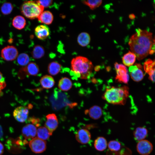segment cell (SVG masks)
Returning a JSON list of instances; mask_svg holds the SVG:
<instances>
[{
	"instance_id": "d6a6232c",
	"label": "cell",
	"mask_w": 155,
	"mask_h": 155,
	"mask_svg": "<svg viewBox=\"0 0 155 155\" xmlns=\"http://www.w3.org/2000/svg\"><path fill=\"white\" fill-rule=\"evenodd\" d=\"M37 1L44 8L50 7L53 3L52 0H38Z\"/></svg>"
},
{
	"instance_id": "52a82bcc",
	"label": "cell",
	"mask_w": 155,
	"mask_h": 155,
	"mask_svg": "<svg viewBox=\"0 0 155 155\" xmlns=\"http://www.w3.org/2000/svg\"><path fill=\"white\" fill-rule=\"evenodd\" d=\"M29 146L34 152L40 153L44 152L46 149V142L37 137L32 139L29 142Z\"/></svg>"
},
{
	"instance_id": "cb8c5ba5",
	"label": "cell",
	"mask_w": 155,
	"mask_h": 155,
	"mask_svg": "<svg viewBox=\"0 0 155 155\" xmlns=\"http://www.w3.org/2000/svg\"><path fill=\"white\" fill-rule=\"evenodd\" d=\"M26 24V20L24 18L21 16H17L14 18L12 24L16 28L20 30L24 28Z\"/></svg>"
},
{
	"instance_id": "9a60e30c",
	"label": "cell",
	"mask_w": 155,
	"mask_h": 155,
	"mask_svg": "<svg viewBox=\"0 0 155 155\" xmlns=\"http://www.w3.org/2000/svg\"><path fill=\"white\" fill-rule=\"evenodd\" d=\"M35 34L39 39L44 40L46 39L50 34V31L49 27L44 25L37 26L35 29Z\"/></svg>"
},
{
	"instance_id": "9c48e42d",
	"label": "cell",
	"mask_w": 155,
	"mask_h": 155,
	"mask_svg": "<svg viewBox=\"0 0 155 155\" xmlns=\"http://www.w3.org/2000/svg\"><path fill=\"white\" fill-rule=\"evenodd\" d=\"M29 113L28 107L20 106L16 108L13 113L14 118L18 122H25L28 119Z\"/></svg>"
},
{
	"instance_id": "7402d4cb",
	"label": "cell",
	"mask_w": 155,
	"mask_h": 155,
	"mask_svg": "<svg viewBox=\"0 0 155 155\" xmlns=\"http://www.w3.org/2000/svg\"><path fill=\"white\" fill-rule=\"evenodd\" d=\"M89 116L93 119H100L102 115V108L98 106H94L91 107L88 111Z\"/></svg>"
},
{
	"instance_id": "74e56055",
	"label": "cell",
	"mask_w": 155,
	"mask_h": 155,
	"mask_svg": "<svg viewBox=\"0 0 155 155\" xmlns=\"http://www.w3.org/2000/svg\"><path fill=\"white\" fill-rule=\"evenodd\" d=\"M5 87V86L0 85V97L3 94L2 90Z\"/></svg>"
},
{
	"instance_id": "f546056e",
	"label": "cell",
	"mask_w": 155,
	"mask_h": 155,
	"mask_svg": "<svg viewBox=\"0 0 155 155\" xmlns=\"http://www.w3.org/2000/svg\"><path fill=\"white\" fill-rule=\"evenodd\" d=\"M107 146L110 151L113 152H117L121 149V144L117 141L111 140L108 142Z\"/></svg>"
},
{
	"instance_id": "1f68e13d",
	"label": "cell",
	"mask_w": 155,
	"mask_h": 155,
	"mask_svg": "<svg viewBox=\"0 0 155 155\" xmlns=\"http://www.w3.org/2000/svg\"><path fill=\"white\" fill-rule=\"evenodd\" d=\"M82 2L84 4L88 6L91 9H94L99 6L101 4L102 0H85Z\"/></svg>"
},
{
	"instance_id": "e0dca14e",
	"label": "cell",
	"mask_w": 155,
	"mask_h": 155,
	"mask_svg": "<svg viewBox=\"0 0 155 155\" xmlns=\"http://www.w3.org/2000/svg\"><path fill=\"white\" fill-rule=\"evenodd\" d=\"M42 87L45 89H49L54 85L55 82L53 78L51 75H45L42 77L40 80Z\"/></svg>"
},
{
	"instance_id": "603a6c76",
	"label": "cell",
	"mask_w": 155,
	"mask_h": 155,
	"mask_svg": "<svg viewBox=\"0 0 155 155\" xmlns=\"http://www.w3.org/2000/svg\"><path fill=\"white\" fill-rule=\"evenodd\" d=\"M72 83L71 80L67 77H64L59 80L58 84L59 88L63 91L69 90L72 87Z\"/></svg>"
},
{
	"instance_id": "8d00e7d4",
	"label": "cell",
	"mask_w": 155,
	"mask_h": 155,
	"mask_svg": "<svg viewBox=\"0 0 155 155\" xmlns=\"http://www.w3.org/2000/svg\"><path fill=\"white\" fill-rule=\"evenodd\" d=\"M4 152V146L3 144L0 142V155H2Z\"/></svg>"
},
{
	"instance_id": "7a4b0ae2",
	"label": "cell",
	"mask_w": 155,
	"mask_h": 155,
	"mask_svg": "<svg viewBox=\"0 0 155 155\" xmlns=\"http://www.w3.org/2000/svg\"><path fill=\"white\" fill-rule=\"evenodd\" d=\"M93 66L91 61L86 57L78 56L71 62V70L78 78L86 79L90 77Z\"/></svg>"
},
{
	"instance_id": "6da1fadb",
	"label": "cell",
	"mask_w": 155,
	"mask_h": 155,
	"mask_svg": "<svg viewBox=\"0 0 155 155\" xmlns=\"http://www.w3.org/2000/svg\"><path fill=\"white\" fill-rule=\"evenodd\" d=\"M136 31L130 38L129 45L131 51L140 60L150 54L153 39L152 34L147 30L138 28Z\"/></svg>"
},
{
	"instance_id": "d6986e66",
	"label": "cell",
	"mask_w": 155,
	"mask_h": 155,
	"mask_svg": "<svg viewBox=\"0 0 155 155\" xmlns=\"http://www.w3.org/2000/svg\"><path fill=\"white\" fill-rule=\"evenodd\" d=\"M94 146L95 148L99 151L104 150L108 146L106 139L104 137L100 136L97 137L94 140Z\"/></svg>"
},
{
	"instance_id": "d590c367",
	"label": "cell",
	"mask_w": 155,
	"mask_h": 155,
	"mask_svg": "<svg viewBox=\"0 0 155 155\" xmlns=\"http://www.w3.org/2000/svg\"><path fill=\"white\" fill-rule=\"evenodd\" d=\"M0 85L5 87L6 84L5 81V79L3 77L2 73L0 72Z\"/></svg>"
},
{
	"instance_id": "ab89813d",
	"label": "cell",
	"mask_w": 155,
	"mask_h": 155,
	"mask_svg": "<svg viewBox=\"0 0 155 155\" xmlns=\"http://www.w3.org/2000/svg\"><path fill=\"white\" fill-rule=\"evenodd\" d=\"M135 16L133 14H130L129 16V18L131 19L134 18Z\"/></svg>"
},
{
	"instance_id": "ffe728a7",
	"label": "cell",
	"mask_w": 155,
	"mask_h": 155,
	"mask_svg": "<svg viewBox=\"0 0 155 155\" xmlns=\"http://www.w3.org/2000/svg\"><path fill=\"white\" fill-rule=\"evenodd\" d=\"M147 129L143 127H138L134 131L133 135L135 140L139 141L144 140L148 135Z\"/></svg>"
},
{
	"instance_id": "ba28073f",
	"label": "cell",
	"mask_w": 155,
	"mask_h": 155,
	"mask_svg": "<svg viewBox=\"0 0 155 155\" xmlns=\"http://www.w3.org/2000/svg\"><path fill=\"white\" fill-rule=\"evenodd\" d=\"M18 51L16 48L13 46H7L3 48L1 51V56L7 61H12L18 57Z\"/></svg>"
},
{
	"instance_id": "836d02e7",
	"label": "cell",
	"mask_w": 155,
	"mask_h": 155,
	"mask_svg": "<svg viewBox=\"0 0 155 155\" xmlns=\"http://www.w3.org/2000/svg\"><path fill=\"white\" fill-rule=\"evenodd\" d=\"M30 120L32 122V124H34L36 126H39V119L34 118H32L30 119Z\"/></svg>"
},
{
	"instance_id": "f35d334b",
	"label": "cell",
	"mask_w": 155,
	"mask_h": 155,
	"mask_svg": "<svg viewBox=\"0 0 155 155\" xmlns=\"http://www.w3.org/2000/svg\"><path fill=\"white\" fill-rule=\"evenodd\" d=\"M3 131L1 126L0 125V138L2 137L3 135Z\"/></svg>"
},
{
	"instance_id": "f1b7e54d",
	"label": "cell",
	"mask_w": 155,
	"mask_h": 155,
	"mask_svg": "<svg viewBox=\"0 0 155 155\" xmlns=\"http://www.w3.org/2000/svg\"><path fill=\"white\" fill-rule=\"evenodd\" d=\"M30 58L26 53H23L20 54L17 57V62L19 65L22 66H26L29 63Z\"/></svg>"
},
{
	"instance_id": "277c9868",
	"label": "cell",
	"mask_w": 155,
	"mask_h": 155,
	"mask_svg": "<svg viewBox=\"0 0 155 155\" xmlns=\"http://www.w3.org/2000/svg\"><path fill=\"white\" fill-rule=\"evenodd\" d=\"M44 7L40 5L37 1H26L22 5L21 11L26 17L34 19L38 18L43 11Z\"/></svg>"
},
{
	"instance_id": "3957f363",
	"label": "cell",
	"mask_w": 155,
	"mask_h": 155,
	"mask_svg": "<svg viewBox=\"0 0 155 155\" xmlns=\"http://www.w3.org/2000/svg\"><path fill=\"white\" fill-rule=\"evenodd\" d=\"M129 89L126 86L112 87L106 89L102 96L108 103L114 104L124 105L129 95Z\"/></svg>"
},
{
	"instance_id": "5b68a950",
	"label": "cell",
	"mask_w": 155,
	"mask_h": 155,
	"mask_svg": "<svg viewBox=\"0 0 155 155\" xmlns=\"http://www.w3.org/2000/svg\"><path fill=\"white\" fill-rule=\"evenodd\" d=\"M39 72V69L38 65L35 63L30 62L19 70L18 76L21 79H23L26 76H36Z\"/></svg>"
},
{
	"instance_id": "44dd1931",
	"label": "cell",
	"mask_w": 155,
	"mask_h": 155,
	"mask_svg": "<svg viewBox=\"0 0 155 155\" xmlns=\"http://www.w3.org/2000/svg\"><path fill=\"white\" fill-rule=\"evenodd\" d=\"M136 58V57L134 53L129 51L123 56L122 59V62L125 66L130 67L134 63Z\"/></svg>"
},
{
	"instance_id": "4dcf8cb0",
	"label": "cell",
	"mask_w": 155,
	"mask_h": 155,
	"mask_svg": "<svg viewBox=\"0 0 155 155\" xmlns=\"http://www.w3.org/2000/svg\"><path fill=\"white\" fill-rule=\"evenodd\" d=\"M13 9V6L10 2L3 3L1 8V12L4 15H7L10 14Z\"/></svg>"
},
{
	"instance_id": "83f0119b",
	"label": "cell",
	"mask_w": 155,
	"mask_h": 155,
	"mask_svg": "<svg viewBox=\"0 0 155 155\" xmlns=\"http://www.w3.org/2000/svg\"><path fill=\"white\" fill-rule=\"evenodd\" d=\"M45 53L43 47L39 45L35 46L34 48L32 53V57L35 59H39L43 57Z\"/></svg>"
},
{
	"instance_id": "4316f807",
	"label": "cell",
	"mask_w": 155,
	"mask_h": 155,
	"mask_svg": "<svg viewBox=\"0 0 155 155\" xmlns=\"http://www.w3.org/2000/svg\"><path fill=\"white\" fill-rule=\"evenodd\" d=\"M37 137L44 140H48L51 135L48 129L45 127H40L37 130Z\"/></svg>"
},
{
	"instance_id": "e575fe53",
	"label": "cell",
	"mask_w": 155,
	"mask_h": 155,
	"mask_svg": "<svg viewBox=\"0 0 155 155\" xmlns=\"http://www.w3.org/2000/svg\"><path fill=\"white\" fill-rule=\"evenodd\" d=\"M154 53H155V36L153 39V43L150 54H152Z\"/></svg>"
},
{
	"instance_id": "2e32d148",
	"label": "cell",
	"mask_w": 155,
	"mask_h": 155,
	"mask_svg": "<svg viewBox=\"0 0 155 155\" xmlns=\"http://www.w3.org/2000/svg\"><path fill=\"white\" fill-rule=\"evenodd\" d=\"M129 71L131 78L134 81L139 82L143 79V72L138 66L135 65L129 67Z\"/></svg>"
},
{
	"instance_id": "484cf974",
	"label": "cell",
	"mask_w": 155,
	"mask_h": 155,
	"mask_svg": "<svg viewBox=\"0 0 155 155\" xmlns=\"http://www.w3.org/2000/svg\"><path fill=\"white\" fill-rule=\"evenodd\" d=\"M61 67V65L58 62H52L49 65L48 67V73L51 75H55L60 72Z\"/></svg>"
},
{
	"instance_id": "8fae6325",
	"label": "cell",
	"mask_w": 155,
	"mask_h": 155,
	"mask_svg": "<svg viewBox=\"0 0 155 155\" xmlns=\"http://www.w3.org/2000/svg\"><path fill=\"white\" fill-rule=\"evenodd\" d=\"M46 118V120L44 124L45 127L48 129L51 135L58 126V120L56 115L54 113L47 115Z\"/></svg>"
},
{
	"instance_id": "ac0fdd59",
	"label": "cell",
	"mask_w": 155,
	"mask_h": 155,
	"mask_svg": "<svg viewBox=\"0 0 155 155\" xmlns=\"http://www.w3.org/2000/svg\"><path fill=\"white\" fill-rule=\"evenodd\" d=\"M37 18L39 22L49 25L52 23L53 19V16L51 12L46 11H43Z\"/></svg>"
},
{
	"instance_id": "4fadbf2b",
	"label": "cell",
	"mask_w": 155,
	"mask_h": 155,
	"mask_svg": "<svg viewBox=\"0 0 155 155\" xmlns=\"http://www.w3.org/2000/svg\"><path fill=\"white\" fill-rule=\"evenodd\" d=\"M37 129L35 125L32 124H28L22 128V133L26 139H32L36 135Z\"/></svg>"
},
{
	"instance_id": "30bf717a",
	"label": "cell",
	"mask_w": 155,
	"mask_h": 155,
	"mask_svg": "<svg viewBox=\"0 0 155 155\" xmlns=\"http://www.w3.org/2000/svg\"><path fill=\"white\" fill-rule=\"evenodd\" d=\"M152 143L148 140H143L138 142L136 146V149L138 153L141 155H148L153 150Z\"/></svg>"
},
{
	"instance_id": "5bb4252c",
	"label": "cell",
	"mask_w": 155,
	"mask_h": 155,
	"mask_svg": "<svg viewBox=\"0 0 155 155\" xmlns=\"http://www.w3.org/2000/svg\"><path fill=\"white\" fill-rule=\"evenodd\" d=\"M144 68L145 72L149 75V78L155 82V60L149 59L144 63Z\"/></svg>"
},
{
	"instance_id": "d4e9b609",
	"label": "cell",
	"mask_w": 155,
	"mask_h": 155,
	"mask_svg": "<svg viewBox=\"0 0 155 155\" xmlns=\"http://www.w3.org/2000/svg\"><path fill=\"white\" fill-rule=\"evenodd\" d=\"M90 36L88 33L82 32L78 36L77 41L79 44L82 46H85L90 43Z\"/></svg>"
},
{
	"instance_id": "7c38bea8",
	"label": "cell",
	"mask_w": 155,
	"mask_h": 155,
	"mask_svg": "<svg viewBox=\"0 0 155 155\" xmlns=\"http://www.w3.org/2000/svg\"><path fill=\"white\" fill-rule=\"evenodd\" d=\"M91 134L87 129H81L78 130L75 135L77 141L82 144H86L88 143L91 140Z\"/></svg>"
},
{
	"instance_id": "8992f818",
	"label": "cell",
	"mask_w": 155,
	"mask_h": 155,
	"mask_svg": "<svg viewBox=\"0 0 155 155\" xmlns=\"http://www.w3.org/2000/svg\"><path fill=\"white\" fill-rule=\"evenodd\" d=\"M114 66L117 73L116 80L120 82L127 84L129 77L127 67L125 65L117 62L115 63Z\"/></svg>"
}]
</instances>
